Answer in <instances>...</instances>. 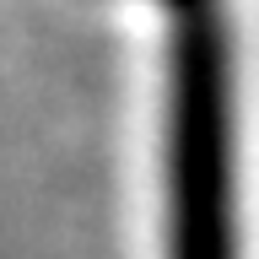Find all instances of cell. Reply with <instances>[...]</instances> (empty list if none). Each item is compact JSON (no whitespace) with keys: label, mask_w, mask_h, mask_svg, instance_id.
Masks as SVG:
<instances>
[{"label":"cell","mask_w":259,"mask_h":259,"mask_svg":"<svg viewBox=\"0 0 259 259\" xmlns=\"http://www.w3.org/2000/svg\"><path fill=\"white\" fill-rule=\"evenodd\" d=\"M167 38V259H238V92L222 0H162Z\"/></svg>","instance_id":"obj_1"}]
</instances>
